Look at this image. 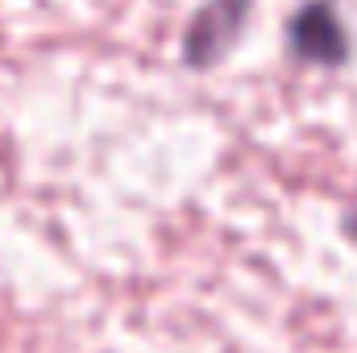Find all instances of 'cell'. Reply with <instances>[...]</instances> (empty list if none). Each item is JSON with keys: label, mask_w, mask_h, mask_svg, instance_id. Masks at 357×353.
Instances as JSON below:
<instances>
[{"label": "cell", "mask_w": 357, "mask_h": 353, "mask_svg": "<svg viewBox=\"0 0 357 353\" xmlns=\"http://www.w3.org/2000/svg\"><path fill=\"white\" fill-rule=\"evenodd\" d=\"M291 50L307 63H320V67H337L345 63L349 54V42H345V29L333 13V4L316 0V4H303L295 17H291Z\"/></svg>", "instance_id": "1"}, {"label": "cell", "mask_w": 357, "mask_h": 353, "mask_svg": "<svg viewBox=\"0 0 357 353\" xmlns=\"http://www.w3.org/2000/svg\"><path fill=\"white\" fill-rule=\"evenodd\" d=\"M245 13H250V0H216V4H208L195 17L191 33H187V63L191 67H204V63L220 59L233 46Z\"/></svg>", "instance_id": "2"}]
</instances>
